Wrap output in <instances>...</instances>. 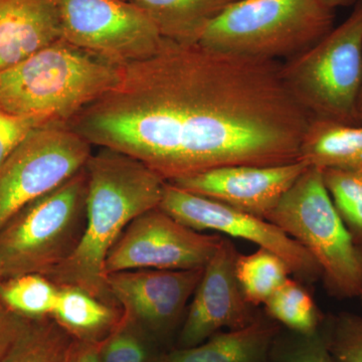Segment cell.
Segmentation results:
<instances>
[{
    "instance_id": "cell-1",
    "label": "cell",
    "mask_w": 362,
    "mask_h": 362,
    "mask_svg": "<svg viewBox=\"0 0 362 362\" xmlns=\"http://www.w3.org/2000/svg\"><path fill=\"white\" fill-rule=\"evenodd\" d=\"M311 117L281 62L164 39L68 122L92 146L137 159L171 182L230 165L300 160Z\"/></svg>"
},
{
    "instance_id": "cell-2",
    "label": "cell",
    "mask_w": 362,
    "mask_h": 362,
    "mask_svg": "<svg viewBox=\"0 0 362 362\" xmlns=\"http://www.w3.org/2000/svg\"><path fill=\"white\" fill-rule=\"evenodd\" d=\"M85 169L84 233L70 258L45 277L57 286H75L118 305L107 286L105 262L126 228L142 214L159 206L166 181L137 159L105 147L92 153Z\"/></svg>"
},
{
    "instance_id": "cell-3",
    "label": "cell",
    "mask_w": 362,
    "mask_h": 362,
    "mask_svg": "<svg viewBox=\"0 0 362 362\" xmlns=\"http://www.w3.org/2000/svg\"><path fill=\"white\" fill-rule=\"evenodd\" d=\"M121 74L122 66L61 39L0 74V109L68 123Z\"/></svg>"
},
{
    "instance_id": "cell-4",
    "label": "cell",
    "mask_w": 362,
    "mask_h": 362,
    "mask_svg": "<svg viewBox=\"0 0 362 362\" xmlns=\"http://www.w3.org/2000/svg\"><path fill=\"white\" fill-rule=\"evenodd\" d=\"M335 9L322 0H235L202 33L214 51L285 62L334 28Z\"/></svg>"
},
{
    "instance_id": "cell-5",
    "label": "cell",
    "mask_w": 362,
    "mask_h": 362,
    "mask_svg": "<svg viewBox=\"0 0 362 362\" xmlns=\"http://www.w3.org/2000/svg\"><path fill=\"white\" fill-rule=\"evenodd\" d=\"M266 220L311 255L331 295L338 299L361 295V252L335 209L320 169L308 166Z\"/></svg>"
},
{
    "instance_id": "cell-6",
    "label": "cell",
    "mask_w": 362,
    "mask_h": 362,
    "mask_svg": "<svg viewBox=\"0 0 362 362\" xmlns=\"http://www.w3.org/2000/svg\"><path fill=\"white\" fill-rule=\"evenodd\" d=\"M85 168L63 185L21 209L0 230L2 278L47 276L70 258L87 218Z\"/></svg>"
},
{
    "instance_id": "cell-7",
    "label": "cell",
    "mask_w": 362,
    "mask_h": 362,
    "mask_svg": "<svg viewBox=\"0 0 362 362\" xmlns=\"http://www.w3.org/2000/svg\"><path fill=\"white\" fill-rule=\"evenodd\" d=\"M288 90L311 118L357 125L362 83V0L322 40L281 63Z\"/></svg>"
},
{
    "instance_id": "cell-8",
    "label": "cell",
    "mask_w": 362,
    "mask_h": 362,
    "mask_svg": "<svg viewBox=\"0 0 362 362\" xmlns=\"http://www.w3.org/2000/svg\"><path fill=\"white\" fill-rule=\"evenodd\" d=\"M92 145L68 123L37 128L0 166V230L28 204L85 168Z\"/></svg>"
},
{
    "instance_id": "cell-9",
    "label": "cell",
    "mask_w": 362,
    "mask_h": 362,
    "mask_svg": "<svg viewBox=\"0 0 362 362\" xmlns=\"http://www.w3.org/2000/svg\"><path fill=\"white\" fill-rule=\"evenodd\" d=\"M63 39L124 66L153 56L164 37L129 0H56Z\"/></svg>"
},
{
    "instance_id": "cell-10",
    "label": "cell",
    "mask_w": 362,
    "mask_h": 362,
    "mask_svg": "<svg viewBox=\"0 0 362 362\" xmlns=\"http://www.w3.org/2000/svg\"><path fill=\"white\" fill-rule=\"evenodd\" d=\"M223 237L192 230L159 207L136 218L112 247L105 274L206 267Z\"/></svg>"
},
{
    "instance_id": "cell-11",
    "label": "cell",
    "mask_w": 362,
    "mask_h": 362,
    "mask_svg": "<svg viewBox=\"0 0 362 362\" xmlns=\"http://www.w3.org/2000/svg\"><path fill=\"white\" fill-rule=\"evenodd\" d=\"M158 207L197 232L223 233L274 252L304 282L313 283L321 277L320 269L311 255L265 218L192 194L170 182L164 185Z\"/></svg>"
},
{
    "instance_id": "cell-12",
    "label": "cell",
    "mask_w": 362,
    "mask_h": 362,
    "mask_svg": "<svg viewBox=\"0 0 362 362\" xmlns=\"http://www.w3.org/2000/svg\"><path fill=\"white\" fill-rule=\"evenodd\" d=\"M239 252L230 240H221L202 272L192 295L180 337V349L195 346L221 330L246 327L258 318L245 297L237 274Z\"/></svg>"
},
{
    "instance_id": "cell-13",
    "label": "cell",
    "mask_w": 362,
    "mask_h": 362,
    "mask_svg": "<svg viewBox=\"0 0 362 362\" xmlns=\"http://www.w3.org/2000/svg\"><path fill=\"white\" fill-rule=\"evenodd\" d=\"M202 272L204 268L116 272L106 275V283L125 320L147 334H161L180 320Z\"/></svg>"
},
{
    "instance_id": "cell-14",
    "label": "cell",
    "mask_w": 362,
    "mask_h": 362,
    "mask_svg": "<svg viewBox=\"0 0 362 362\" xmlns=\"http://www.w3.org/2000/svg\"><path fill=\"white\" fill-rule=\"evenodd\" d=\"M307 168L301 160L272 166H223L170 183L266 220Z\"/></svg>"
},
{
    "instance_id": "cell-15",
    "label": "cell",
    "mask_w": 362,
    "mask_h": 362,
    "mask_svg": "<svg viewBox=\"0 0 362 362\" xmlns=\"http://www.w3.org/2000/svg\"><path fill=\"white\" fill-rule=\"evenodd\" d=\"M61 39L56 0H0V74Z\"/></svg>"
},
{
    "instance_id": "cell-16",
    "label": "cell",
    "mask_w": 362,
    "mask_h": 362,
    "mask_svg": "<svg viewBox=\"0 0 362 362\" xmlns=\"http://www.w3.org/2000/svg\"><path fill=\"white\" fill-rule=\"evenodd\" d=\"M279 333L273 319L258 316L246 327L218 332L195 346L176 349L160 362H266Z\"/></svg>"
},
{
    "instance_id": "cell-17",
    "label": "cell",
    "mask_w": 362,
    "mask_h": 362,
    "mask_svg": "<svg viewBox=\"0 0 362 362\" xmlns=\"http://www.w3.org/2000/svg\"><path fill=\"white\" fill-rule=\"evenodd\" d=\"M310 168L362 170V125L312 118L300 145Z\"/></svg>"
},
{
    "instance_id": "cell-18",
    "label": "cell",
    "mask_w": 362,
    "mask_h": 362,
    "mask_svg": "<svg viewBox=\"0 0 362 362\" xmlns=\"http://www.w3.org/2000/svg\"><path fill=\"white\" fill-rule=\"evenodd\" d=\"M51 318L74 340L100 344L123 318L118 305L108 303L75 286H59Z\"/></svg>"
},
{
    "instance_id": "cell-19",
    "label": "cell",
    "mask_w": 362,
    "mask_h": 362,
    "mask_svg": "<svg viewBox=\"0 0 362 362\" xmlns=\"http://www.w3.org/2000/svg\"><path fill=\"white\" fill-rule=\"evenodd\" d=\"M153 21L164 39L197 44L207 26L235 0H129Z\"/></svg>"
},
{
    "instance_id": "cell-20",
    "label": "cell",
    "mask_w": 362,
    "mask_h": 362,
    "mask_svg": "<svg viewBox=\"0 0 362 362\" xmlns=\"http://www.w3.org/2000/svg\"><path fill=\"white\" fill-rule=\"evenodd\" d=\"M73 341L51 317L28 319L4 362H68Z\"/></svg>"
},
{
    "instance_id": "cell-21",
    "label": "cell",
    "mask_w": 362,
    "mask_h": 362,
    "mask_svg": "<svg viewBox=\"0 0 362 362\" xmlns=\"http://www.w3.org/2000/svg\"><path fill=\"white\" fill-rule=\"evenodd\" d=\"M59 286L40 274H25L0 284V303L25 319L51 317L56 308Z\"/></svg>"
},
{
    "instance_id": "cell-22",
    "label": "cell",
    "mask_w": 362,
    "mask_h": 362,
    "mask_svg": "<svg viewBox=\"0 0 362 362\" xmlns=\"http://www.w3.org/2000/svg\"><path fill=\"white\" fill-rule=\"evenodd\" d=\"M235 274L249 303L258 307L266 303L292 272L277 255L259 247L252 254L239 255Z\"/></svg>"
},
{
    "instance_id": "cell-23",
    "label": "cell",
    "mask_w": 362,
    "mask_h": 362,
    "mask_svg": "<svg viewBox=\"0 0 362 362\" xmlns=\"http://www.w3.org/2000/svg\"><path fill=\"white\" fill-rule=\"evenodd\" d=\"M264 305L271 319L292 332L311 334L322 326V318L313 298L291 278H288Z\"/></svg>"
},
{
    "instance_id": "cell-24",
    "label": "cell",
    "mask_w": 362,
    "mask_h": 362,
    "mask_svg": "<svg viewBox=\"0 0 362 362\" xmlns=\"http://www.w3.org/2000/svg\"><path fill=\"white\" fill-rule=\"evenodd\" d=\"M324 185L357 246L362 245V170L323 169Z\"/></svg>"
},
{
    "instance_id": "cell-25",
    "label": "cell",
    "mask_w": 362,
    "mask_h": 362,
    "mask_svg": "<svg viewBox=\"0 0 362 362\" xmlns=\"http://www.w3.org/2000/svg\"><path fill=\"white\" fill-rule=\"evenodd\" d=\"M321 330L337 362H362V316L338 314L323 322Z\"/></svg>"
},
{
    "instance_id": "cell-26",
    "label": "cell",
    "mask_w": 362,
    "mask_h": 362,
    "mask_svg": "<svg viewBox=\"0 0 362 362\" xmlns=\"http://www.w3.org/2000/svg\"><path fill=\"white\" fill-rule=\"evenodd\" d=\"M147 335L138 326L122 318L99 344L101 362H149Z\"/></svg>"
},
{
    "instance_id": "cell-27",
    "label": "cell",
    "mask_w": 362,
    "mask_h": 362,
    "mask_svg": "<svg viewBox=\"0 0 362 362\" xmlns=\"http://www.w3.org/2000/svg\"><path fill=\"white\" fill-rule=\"evenodd\" d=\"M290 332L283 337L279 333L272 345L270 354L275 362H337L321 328L311 334Z\"/></svg>"
},
{
    "instance_id": "cell-28",
    "label": "cell",
    "mask_w": 362,
    "mask_h": 362,
    "mask_svg": "<svg viewBox=\"0 0 362 362\" xmlns=\"http://www.w3.org/2000/svg\"><path fill=\"white\" fill-rule=\"evenodd\" d=\"M52 121L45 116L20 115L0 109V166L21 146L30 133Z\"/></svg>"
},
{
    "instance_id": "cell-29",
    "label": "cell",
    "mask_w": 362,
    "mask_h": 362,
    "mask_svg": "<svg viewBox=\"0 0 362 362\" xmlns=\"http://www.w3.org/2000/svg\"><path fill=\"white\" fill-rule=\"evenodd\" d=\"M28 320L0 303V362H4Z\"/></svg>"
},
{
    "instance_id": "cell-30",
    "label": "cell",
    "mask_w": 362,
    "mask_h": 362,
    "mask_svg": "<svg viewBox=\"0 0 362 362\" xmlns=\"http://www.w3.org/2000/svg\"><path fill=\"white\" fill-rule=\"evenodd\" d=\"M68 362H101L99 344L74 340Z\"/></svg>"
},
{
    "instance_id": "cell-31",
    "label": "cell",
    "mask_w": 362,
    "mask_h": 362,
    "mask_svg": "<svg viewBox=\"0 0 362 362\" xmlns=\"http://www.w3.org/2000/svg\"><path fill=\"white\" fill-rule=\"evenodd\" d=\"M326 6L335 9L337 7L354 6L356 0H322Z\"/></svg>"
},
{
    "instance_id": "cell-32",
    "label": "cell",
    "mask_w": 362,
    "mask_h": 362,
    "mask_svg": "<svg viewBox=\"0 0 362 362\" xmlns=\"http://www.w3.org/2000/svg\"><path fill=\"white\" fill-rule=\"evenodd\" d=\"M356 123L357 125H362V83L361 90H359L358 98H357Z\"/></svg>"
},
{
    "instance_id": "cell-33",
    "label": "cell",
    "mask_w": 362,
    "mask_h": 362,
    "mask_svg": "<svg viewBox=\"0 0 362 362\" xmlns=\"http://www.w3.org/2000/svg\"><path fill=\"white\" fill-rule=\"evenodd\" d=\"M358 247H359V252H361V265H362V245H361V246H358ZM359 297H361V304H362V285H361V295H359Z\"/></svg>"
},
{
    "instance_id": "cell-34",
    "label": "cell",
    "mask_w": 362,
    "mask_h": 362,
    "mask_svg": "<svg viewBox=\"0 0 362 362\" xmlns=\"http://www.w3.org/2000/svg\"><path fill=\"white\" fill-rule=\"evenodd\" d=\"M2 281H4V278H2L1 268H0V284H1Z\"/></svg>"
}]
</instances>
